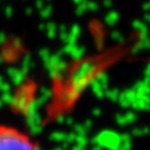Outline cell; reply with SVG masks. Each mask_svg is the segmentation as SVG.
I'll return each instance as SVG.
<instances>
[{
	"mask_svg": "<svg viewBox=\"0 0 150 150\" xmlns=\"http://www.w3.org/2000/svg\"><path fill=\"white\" fill-rule=\"evenodd\" d=\"M0 150H35L32 142L20 131L0 127Z\"/></svg>",
	"mask_w": 150,
	"mask_h": 150,
	"instance_id": "1",
	"label": "cell"
},
{
	"mask_svg": "<svg viewBox=\"0 0 150 150\" xmlns=\"http://www.w3.org/2000/svg\"><path fill=\"white\" fill-rule=\"evenodd\" d=\"M96 66L92 62H82L80 67L76 70L72 75V86L70 88V91L67 92V95H75L77 96L82 88L90 81L91 76L93 75V71L96 70Z\"/></svg>",
	"mask_w": 150,
	"mask_h": 150,
	"instance_id": "2",
	"label": "cell"
}]
</instances>
